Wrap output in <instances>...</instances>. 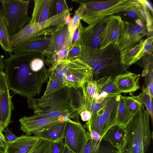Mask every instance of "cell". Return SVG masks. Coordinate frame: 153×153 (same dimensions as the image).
<instances>
[{
  "label": "cell",
  "mask_w": 153,
  "mask_h": 153,
  "mask_svg": "<svg viewBox=\"0 0 153 153\" xmlns=\"http://www.w3.org/2000/svg\"><path fill=\"white\" fill-rule=\"evenodd\" d=\"M38 52L12 54L4 60L5 73L8 88L14 94L33 97L40 92L43 85L48 80L50 70L40 71L30 64Z\"/></svg>",
  "instance_id": "6da1fadb"
},
{
  "label": "cell",
  "mask_w": 153,
  "mask_h": 153,
  "mask_svg": "<svg viewBox=\"0 0 153 153\" xmlns=\"http://www.w3.org/2000/svg\"><path fill=\"white\" fill-rule=\"evenodd\" d=\"M28 108L34 114L28 116L31 119L46 117H64L79 121V114L74 105L71 88L64 86L39 98H27Z\"/></svg>",
  "instance_id": "7a4b0ae2"
},
{
  "label": "cell",
  "mask_w": 153,
  "mask_h": 153,
  "mask_svg": "<svg viewBox=\"0 0 153 153\" xmlns=\"http://www.w3.org/2000/svg\"><path fill=\"white\" fill-rule=\"evenodd\" d=\"M120 51L114 44L93 50L81 49L80 59L92 69L91 80H97L107 77L114 79L128 72L126 66L121 62Z\"/></svg>",
  "instance_id": "3957f363"
},
{
  "label": "cell",
  "mask_w": 153,
  "mask_h": 153,
  "mask_svg": "<svg viewBox=\"0 0 153 153\" xmlns=\"http://www.w3.org/2000/svg\"><path fill=\"white\" fill-rule=\"evenodd\" d=\"M142 106L124 127L125 131L124 141L119 153H146L153 133L149 128L150 116Z\"/></svg>",
  "instance_id": "277c9868"
},
{
  "label": "cell",
  "mask_w": 153,
  "mask_h": 153,
  "mask_svg": "<svg viewBox=\"0 0 153 153\" xmlns=\"http://www.w3.org/2000/svg\"><path fill=\"white\" fill-rule=\"evenodd\" d=\"M52 70L65 86L76 89L91 80L92 70L86 63L79 58L65 59Z\"/></svg>",
  "instance_id": "5b68a950"
},
{
  "label": "cell",
  "mask_w": 153,
  "mask_h": 153,
  "mask_svg": "<svg viewBox=\"0 0 153 153\" xmlns=\"http://www.w3.org/2000/svg\"><path fill=\"white\" fill-rule=\"evenodd\" d=\"M72 1L83 3L84 9L82 20L89 25L99 19L124 11L134 6L135 3V0H131Z\"/></svg>",
  "instance_id": "8992f818"
},
{
  "label": "cell",
  "mask_w": 153,
  "mask_h": 153,
  "mask_svg": "<svg viewBox=\"0 0 153 153\" xmlns=\"http://www.w3.org/2000/svg\"><path fill=\"white\" fill-rule=\"evenodd\" d=\"M0 10L12 37L27 25L31 18L28 14L30 0H0Z\"/></svg>",
  "instance_id": "52a82bcc"
},
{
  "label": "cell",
  "mask_w": 153,
  "mask_h": 153,
  "mask_svg": "<svg viewBox=\"0 0 153 153\" xmlns=\"http://www.w3.org/2000/svg\"><path fill=\"white\" fill-rule=\"evenodd\" d=\"M71 43L68 25L57 29L51 35L48 45L42 55L45 64L52 68L66 59Z\"/></svg>",
  "instance_id": "ba28073f"
},
{
  "label": "cell",
  "mask_w": 153,
  "mask_h": 153,
  "mask_svg": "<svg viewBox=\"0 0 153 153\" xmlns=\"http://www.w3.org/2000/svg\"><path fill=\"white\" fill-rule=\"evenodd\" d=\"M120 95L110 97L100 108L91 114V118L86 123L88 130L97 131L102 137L107 131L116 124Z\"/></svg>",
  "instance_id": "9c48e42d"
},
{
  "label": "cell",
  "mask_w": 153,
  "mask_h": 153,
  "mask_svg": "<svg viewBox=\"0 0 153 153\" xmlns=\"http://www.w3.org/2000/svg\"><path fill=\"white\" fill-rule=\"evenodd\" d=\"M90 137L80 122H65L64 144L75 153H81Z\"/></svg>",
  "instance_id": "30bf717a"
},
{
  "label": "cell",
  "mask_w": 153,
  "mask_h": 153,
  "mask_svg": "<svg viewBox=\"0 0 153 153\" xmlns=\"http://www.w3.org/2000/svg\"><path fill=\"white\" fill-rule=\"evenodd\" d=\"M108 18L107 17L99 19L84 27L80 42L81 49L93 50L99 48Z\"/></svg>",
  "instance_id": "8fae6325"
},
{
  "label": "cell",
  "mask_w": 153,
  "mask_h": 153,
  "mask_svg": "<svg viewBox=\"0 0 153 153\" xmlns=\"http://www.w3.org/2000/svg\"><path fill=\"white\" fill-rule=\"evenodd\" d=\"M124 27L117 42L114 44L120 51L132 47L138 43L148 34L146 26L141 27L124 21Z\"/></svg>",
  "instance_id": "7c38bea8"
},
{
  "label": "cell",
  "mask_w": 153,
  "mask_h": 153,
  "mask_svg": "<svg viewBox=\"0 0 153 153\" xmlns=\"http://www.w3.org/2000/svg\"><path fill=\"white\" fill-rule=\"evenodd\" d=\"M4 70L0 71V124L4 128L12 122L11 114L14 107L12 100Z\"/></svg>",
  "instance_id": "4fadbf2b"
},
{
  "label": "cell",
  "mask_w": 153,
  "mask_h": 153,
  "mask_svg": "<svg viewBox=\"0 0 153 153\" xmlns=\"http://www.w3.org/2000/svg\"><path fill=\"white\" fill-rule=\"evenodd\" d=\"M124 26V21L120 16L114 15L108 16L99 48H104L111 44H115L123 30Z\"/></svg>",
  "instance_id": "5bb4252c"
},
{
  "label": "cell",
  "mask_w": 153,
  "mask_h": 153,
  "mask_svg": "<svg viewBox=\"0 0 153 153\" xmlns=\"http://www.w3.org/2000/svg\"><path fill=\"white\" fill-rule=\"evenodd\" d=\"M54 30L48 31L38 35L22 44L13 47L12 52L18 55L29 52H36L42 54L47 48L51 35Z\"/></svg>",
  "instance_id": "9a60e30c"
},
{
  "label": "cell",
  "mask_w": 153,
  "mask_h": 153,
  "mask_svg": "<svg viewBox=\"0 0 153 153\" xmlns=\"http://www.w3.org/2000/svg\"><path fill=\"white\" fill-rule=\"evenodd\" d=\"M19 121L20 125V129L28 135L34 132L48 128L61 123L58 117L31 119L26 116L20 118Z\"/></svg>",
  "instance_id": "2e32d148"
},
{
  "label": "cell",
  "mask_w": 153,
  "mask_h": 153,
  "mask_svg": "<svg viewBox=\"0 0 153 153\" xmlns=\"http://www.w3.org/2000/svg\"><path fill=\"white\" fill-rule=\"evenodd\" d=\"M39 139L34 135L22 134L15 141L7 143L4 153H27Z\"/></svg>",
  "instance_id": "e0dca14e"
},
{
  "label": "cell",
  "mask_w": 153,
  "mask_h": 153,
  "mask_svg": "<svg viewBox=\"0 0 153 153\" xmlns=\"http://www.w3.org/2000/svg\"><path fill=\"white\" fill-rule=\"evenodd\" d=\"M140 75L128 71L117 76L114 79L118 89L121 93H131L140 88Z\"/></svg>",
  "instance_id": "ac0fdd59"
},
{
  "label": "cell",
  "mask_w": 153,
  "mask_h": 153,
  "mask_svg": "<svg viewBox=\"0 0 153 153\" xmlns=\"http://www.w3.org/2000/svg\"><path fill=\"white\" fill-rule=\"evenodd\" d=\"M65 122L57 124L48 128L33 132L34 135L52 143L64 140Z\"/></svg>",
  "instance_id": "d6986e66"
},
{
  "label": "cell",
  "mask_w": 153,
  "mask_h": 153,
  "mask_svg": "<svg viewBox=\"0 0 153 153\" xmlns=\"http://www.w3.org/2000/svg\"><path fill=\"white\" fill-rule=\"evenodd\" d=\"M146 41V39H143L132 47L121 50L120 51L121 62L126 66H129L142 58V51Z\"/></svg>",
  "instance_id": "ffe728a7"
},
{
  "label": "cell",
  "mask_w": 153,
  "mask_h": 153,
  "mask_svg": "<svg viewBox=\"0 0 153 153\" xmlns=\"http://www.w3.org/2000/svg\"><path fill=\"white\" fill-rule=\"evenodd\" d=\"M83 153H119V150L102 138L97 141L90 136L84 147Z\"/></svg>",
  "instance_id": "44dd1931"
},
{
  "label": "cell",
  "mask_w": 153,
  "mask_h": 153,
  "mask_svg": "<svg viewBox=\"0 0 153 153\" xmlns=\"http://www.w3.org/2000/svg\"><path fill=\"white\" fill-rule=\"evenodd\" d=\"M51 1V0H34V6L29 22L38 23L49 19Z\"/></svg>",
  "instance_id": "7402d4cb"
},
{
  "label": "cell",
  "mask_w": 153,
  "mask_h": 153,
  "mask_svg": "<svg viewBox=\"0 0 153 153\" xmlns=\"http://www.w3.org/2000/svg\"><path fill=\"white\" fill-rule=\"evenodd\" d=\"M125 137L124 128L115 124L107 131L102 138L119 150L124 143Z\"/></svg>",
  "instance_id": "603a6c76"
},
{
  "label": "cell",
  "mask_w": 153,
  "mask_h": 153,
  "mask_svg": "<svg viewBox=\"0 0 153 153\" xmlns=\"http://www.w3.org/2000/svg\"><path fill=\"white\" fill-rule=\"evenodd\" d=\"M111 77H104L95 80L99 94H105L111 97L121 95L114 81Z\"/></svg>",
  "instance_id": "cb8c5ba5"
},
{
  "label": "cell",
  "mask_w": 153,
  "mask_h": 153,
  "mask_svg": "<svg viewBox=\"0 0 153 153\" xmlns=\"http://www.w3.org/2000/svg\"><path fill=\"white\" fill-rule=\"evenodd\" d=\"M10 36L2 14L0 10V45L6 53L12 54L13 47Z\"/></svg>",
  "instance_id": "d4e9b609"
},
{
  "label": "cell",
  "mask_w": 153,
  "mask_h": 153,
  "mask_svg": "<svg viewBox=\"0 0 153 153\" xmlns=\"http://www.w3.org/2000/svg\"><path fill=\"white\" fill-rule=\"evenodd\" d=\"M145 58L142 65L144 67L142 76L145 77L146 87L148 88L152 97L153 98V55H149Z\"/></svg>",
  "instance_id": "484cf974"
},
{
  "label": "cell",
  "mask_w": 153,
  "mask_h": 153,
  "mask_svg": "<svg viewBox=\"0 0 153 153\" xmlns=\"http://www.w3.org/2000/svg\"><path fill=\"white\" fill-rule=\"evenodd\" d=\"M133 116L127 109L124 96L121 95L119 102L116 124L124 127L129 122Z\"/></svg>",
  "instance_id": "4316f807"
},
{
  "label": "cell",
  "mask_w": 153,
  "mask_h": 153,
  "mask_svg": "<svg viewBox=\"0 0 153 153\" xmlns=\"http://www.w3.org/2000/svg\"><path fill=\"white\" fill-rule=\"evenodd\" d=\"M79 3V6L75 11L71 22L68 25L69 40L71 44L74 33L76 29L79 26L83 15L84 4L81 2Z\"/></svg>",
  "instance_id": "83f0119b"
},
{
  "label": "cell",
  "mask_w": 153,
  "mask_h": 153,
  "mask_svg": "<svg viewBox=\"0 0 153 153\" xmlns=\"http://www.w3.org/2000/svg\"><path fill=\"white\" fill-rule=\"evenodd\" d=\"M125 103L129 112L134 115L144 105L138 95L124 96Z\"/></svg>",
  "instance_id": "f1b7e54d"
},
{
  "label": "cell",
  "mask_w": 153,
  "mask_h": 153,
  "mask_svg": "<svg viewBox=\"0 0 153 153\" xmlns=\"http://www.w3.org/2000/svg\"><path fill=\"white\" fill-rule=\"evenodd\" d=\"M50 70L49 80L46 90L43 95H45L53 92L64 87L62 81L57 77L53 71Z\"/></svg>",
  "instance_id": "f546056e"
},
{
  "label": "cell",
  "mask_w": 153,
  "mask_h": 153,
  "mask_svg": "<svg viewBox=\"0 0 153 153\" xmlns=\"http://www.w3.org/2000/svg\"><path fill=\"white\" fill-rule=\"evenodd\" d=\"M143 103L146 107V109L149 113L152 123L153 121V111L152 106V98L148 88L143 87L142 92L138 95Z\"/></svg>",
  "instance_id": "4dcf8cb0"
},
{
  "label": "cell",
  "mask_w": 153,
  "mask_h": 153,
  "mask_svg": "<svg viewBox=\"0 0 153 153\" xmlns=\"http://www.w3.org/2000/svg\"><path fill=\"white\" fill-rule=\"evenodd\" d=\"M69 8L65 0H51L49 18L61 13Z\"/></svg>",
  "instance_id": "1f68e13d"
},
{
  "label": "cell",
  "mask_w": 153,
  "mask_h": 153,
  "mask_svg": "<svg viewBox=\"0 0 153 153\" xmlns=\"http://www.w3.org/2000/svg\"><path fill=\"white\" fill-rule=\"evenodd\" d=\"M128 17L134 20L135 21L138 19H140L146 26V22L141 11L135 5L128 8L123 11Z\"/></svg>",
  "instance_id": "d6a6232c"
},
{
  "label": "cell",
  "mask_w": 153,
  "mask_h": 153,
  "mask_svg": "<svg viewBox=\"0 0 153 153\" xmlns=\"http://www.w3.org/2000/svg\"><path fill=\"white\" fill-rule=\"evenodd\" d=\"M51 143L39 138L37 143L27 153H45L49 148Z\"/></svg>",
  "instance_id": "836d02e7"
},
{
  "label": "cell",
  "mask_w": 153,
  "mask_h": 153,
  "mask_svg": "<svg viewBox=\"0 0 153 153\" xmlns=\"http://www.w3.org/2000/svg\"><path fill=\"white\" fill-rule=\"evenodd\" d=\"M81 49L80 42H76L70 47L66 59H80L81 56Z\"/></svg>",
  "instance_id": "e575fe53"
},
{
  "label": "cell",
  "mask_w": 153,
  "mask_h": 153,
  "mask_svg": "<svg viewBox=\"0 0 153 153\" xmlns=\"http://www.w3.org/2000/svg\"><path fill=\"white\" fill-rule=\"evenodd\" d=\"M65 146L64 140L51 143L50 147L45 153H62Z\"/></svg>",
  "instance_id": "d590c367"
},
{
  "label": "cell",
  "mask_w": 153,
  "mask_h": 153,
  "mask_svg": "<svg viewBox=\"0 0 153 153\" xmlns=\"http://www.w3.org/2000/svg\"><path fill=\"white\" fill-rule=\"evenodd\" d=\"M83 28L84 27L82 23L81 22L79 26L76 29L74 33L70 47L73 45L76 42H80Z\"/></svg>",
  "instance_id": "8d00e7d4"
},
{
  "label": "cell",
  "mask_w": 153,
  "mask_h": 153,
  "mask_svg": "<svg viewBox=\"0 0 153 153\" xmlns=\"http://www.w3.org/2000/svg\"><path fill=\"white\" fill-rule=\"evenodd\" d=\"M12 129L8 128H4L3 132H4L5 139L7 143L12 142L15 141L18 137L15 135L11 131Z\"/></svg>",
  "instance_id": "74e56055"
},
{
  "label": "cell",
  "mask_w": 153,
  "mask_h": 153,
  "mask_svg": "<svg viewBox=\"0 0 153 153\" xmlns=\"http://www.w3.org/2000/svg\"><path fill=\"white\" fill-rule=\"evenodd\" d=\"M79 114L82 120L83 121H87L91 118V113L88 110H84L81 111Z\"/></svg>",
  "instance_id": "f35d334b"
},
{
  "label": "cell",
  "mask_w": 153,
  "mask_h": 153,
  "mask_svg": "<svg viewBox=\"0 0 153 153\" xmlns=\"http://www.w3.org/2000/svg\"><path fill=\"white\" fill-rule=\"evenodd\" d=\"M88 130L91 137L93 139L95 140L99 141L101 140L102 139V137L97 131L91 129H89Z\"/></svg>",
  "instance_id": "ab89813d"
},
{
  "label": "cell",
  "mask_w": 153,
  "mask_h": 153,
  "mask_svg": "<svg viewBox=\"0 0 153 153\" xmlns=\"http://www.w3.org/2000/svg\"><path fill=\"white\" fill-rule=\"evenodd\" d=\"M141 1L144 4L145 6L151 12L152 16L153 7L150 3L147 0H141Z\"/></svg>",
  "instance_id": "60d3db41"
},
{
  "label": "cell",
  "mask_w": 153,
  "mask_h": 153,
  "mask_svg": "<svg viewBox=\"0 0 153 153\" xmlns=\"http://www.w3.org/2000/svg\"><path fill=\"white\" fill-rule=\"evenodd\" d=\"M7 143L5 140L0 137V147L4 150L6 148Z\"/></svg>",
  "instance_id": "b9f144b4"
},
{
  "label": "cell",
  "mask_w": 153,
  "mask_h": 153,
  "mask_svg": "<svg viewBox=\"0 0 153 153\" xmlns=\"http://www.w3.org/2000/svg\"><path fill=\"white\" fill-rule=\"evenodd\" d=\"M4 56L0 55V71L4 69Z\"/></svg>",
  "instance_id": "7bdbcfd3"
},
{
  "label": "cell",
  "mask_w": 153,
  "mask_h": 153,
  "mask_svg": "<svg viewBox=\"0 0 153 153\" xmlns=\"http://www.w3.org/2000/svg\"><path fill=\"white\" fill-rule=\"evenodd\" d=\"M62 153H75L71 150L68 146L65 145L64 149Z\"/></svg>",
  "instance_id": "ee69618b"
},
{
  "label": "cell",
  "mask_w": 153,
  "mask_h": 153,
  "mask_svg": "<svg viewBox=\"0 0 153 153\" xmlns=\"http://www.w3.org/2000/svg\"><path fill=\"white\" fill-rule=\"evenodd\" d=\"M4 128L0 124V137L5 140L4 135L3 133V130Z\"/></svg>",
  "instance_id": "f6af8a7d"
},
{
  "label": "cell",
  "mask_w": 153,
  "mask_h": 153,
  "mask_svg": "<svg viewBox=\"0 0 153 153\" xmlns=\"http://www.w3.org/2000/svg\"><path fill=\"white\" fill-rule=\"evenodd\" d=\"M4 150L0 147V153H4Z\"/></svg>",
  "instance_id": "bcb514c9"
}]
</instances>
